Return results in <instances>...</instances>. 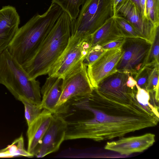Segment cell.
<instances>
[{"label":"cell","instance_id":"2e32d148","mask_svg":"<svg viewBox=\"0 0 159 159\" xmlns=\"http://www.w3.org/2000/svg\"><path fill=\"white\" fill-rule=\"evenodd\" d=\"M125 37L113 16L91 35L90 49L95 45L102 46Z\"/></svg>","mask_w":159,"mask_h":159},{"label":"cell","instance_id":"9a60e30c","mask_svg":"<svg viewBox=\"0 0 159 159\" xmlns=\"http://www.w3.org/2000/svg\"><path fill=\"white\" fill-rule=\"evenodd\" d=\"M62 79L48 76L40 90L41 106L52 114H57L56 106L61 93Z\"/></svg>","mask_w":159,"mask_h":159},{"label":"cell","instance_id":"4316f807","mask_svg":"<svg viewBox=\"0 0 159 159\" xmlns=\"http://www.w3.org/2000/svg\"><path fill=\"white\" fill-rule=\"evenodd\" d=\"M17 147L15 142L5 148L0 150V158H8L18 157L16 153Z\"/></svg>","mask_w":159,"mask_h":159},{"label":"cell","instance_id":"4fadbf2b","mask_svg":"<svg viewBox=\"0 0 159 159\" xmlns=\"http://www.w3.org/2000/svg\"><path fill=\"white\" fill-rule=\"evenodd\" d=\"M20 23V16L15 7L7 6L0 9V53L7 48Z\"/></svg>","mask_w":159,"mask_h":159},{"label":"cell","instance_id":"484cf974","mask_svg":"<svg viewBox=\"0 0 159 159\" xmlns=\"http://www.w3.org/2000/svg\"><path fill=\"white\" fill-rule=\"evenodd\" d=\"M17 144L16 152L19 156L33 157L34 155L25 150L24 147V140L22 134L15 140Z\"/></svg>","mask_w":159,"mask_h":159},{"label":"cell","instance_id":"7402d4cb","mask_svg":"<svg viewBox=\"0 0 159 159\" xmlns=\"http://www.w3.org/2000/svg\"><path fill=\"white\" fill-rule=\"evenodd\" d=\"M116 22L125 38L139 37L131 24L126 20L119 16H114Z\"/></svg>","mask_w":159,"mask_h":159},{"label":"cell","instance_id":"f1b7e54d","mask_svg":"<svg viewBox=\"0 0 159 159\" xmlns=\"http://www.w3.org/2000/svg\"><path fill=\"white\" fill-rule=\"evenodd\" d=\"M126 84L128 87L133 89L136 87L137 83L133 76L129 74Z\"/></svg>","mask_w":159,"mask_h":159},{"label":"cell","instance_id":"83f0119b","mask_svg":"<svg viewBox=\"0 0 159 159\" xmlns=\"http://www.w3.org/2000/svg\"><path fill=\"white\" fill-rule=\"evenodd\" d=\"M125 37L119 39L103 45L102 48L106 50L112 49L121 48L125 40Z\"/></svg>","mask_w":159,"mask_h":159},{"label":"cell","instance_id":"7c38bea8","mask_svg":"<svg viewBox=\"0 0 159 159\" xmlns=\"http://www.w3.org/2000/svg\"><path fill=\"white\" fill-rule=\"evenodd\" d=\"M155 135L150 133L136 136L123 137L119 140L107 142L106 150L128 156L143 152L152 146L155 141Z\"/></svg>","mask_w":159,"mask_h":159},{"label":"cell","instance_id":"5bb4252c","mask_svg":"<svg viewBox=\"0 0 159 159\" xmlns=\"http://www.w3.org/2000/svg\"><path fill=\"white\" fill-rule=\"evenodd\" d=\"M53 117V114L43 109L39 116L28 126L27 134L28 152L34 155L35 150L48 128Z\"/></svg>","mask_w":159,"mask_h":159},{"label":"cell","instance_id":"f546056e","mask_svg":"<svg viewBox=\"0 0 159 159\" xmlns=\"http://www.w3.org/2000/svg\"><path fill=\"white\" fill-rule=\"evenodd\" d=\"M140 6L141 13L143 16L147 18L146 13V0H140Z\"/></svg>","mask_w":159,"mask_h":159},{"label":"cell","instance_id":"4dcf8cb0","mask_svg":"<svg viewBox=\"0 0 159 159\" xmlns=\"http://www.w3.org/2000/svg\"><path fill=\"white\" fill-rule=\"evenodd\" d=\"M136 6L139 11L141 13L140 0H130Z\"/></svg>","mask_w":159,"mask_h":159},{"label":"cell","instance_id":"277c9868","mask_svg":"<svg viewBox=\"0 0 159 159\" xmlns=\"http://www.w3.org/2000/svg\"><path fill=\"white\" fill-rule=\"evenodd\" d=\"M0 84L19 101L23 98L41 104L39 82L30 77L7 48L0 53Z\"/></svg>","mask_w":159,"mask_h":159},{"label":"cell","instance_id":"6da1fadb","mask_svg":"<svg viewBox=\"0 0 159 159\" xmlns=\"http://www.w3.org/2000/svg\"><path fill=\"white\" fill-rule=\"evenodd\" d=\"M136 87L121 93L93 89L89 97L72 104L89 111L92 117L67 121L65 140L83 138L100 141L156 126L159 118L141 106L136 99Z\"/></svg>","mask_w":159,"mask_h":159},{"label":"cell","instance_id":"d6986e66","mask_svg":"<svg viewBox=\"0 0 159 159\" xmlns=\"http://www.w3.org/2000/svg\"><path fill=\"white\" fill-rule=\"evenodd\" d=\"M86 0H52L59 6L62 9L67 12L73 19L77 17L80 11V7Z\"/></svg>","mask_w":159,"mask_h":159},{"label":"cell","instance_id":"ffe728a7","mask_svg":"<svg viewBox=\"0 0 159 159\" xmlns=\"http://www.w3.org/2000/svg\"><path fill=\"white\" fill-rule=\"evenodd\" d=\"M147 18L157 26L159 25V0H146Z\"/></svg>","mask_w":159,"mask_h":159},{"label":"cell","instance_id":"3957f363","mask_svg":"<svg viewBox=\"0 0 159 159\" xmlns=\"http://www.w3.org/2000/svg\"><path fill=\"white\" fill-rule=\"evenodd\" d=\"M74 20L63 10L33 56L21 65L31 79L48 74L67 45Z\"/></svg>","mask_w":159,"mask_h":159},{"label":"cell","instance_id":"e0dca14e","mask_svg":"<svg viewBox=\"0 0 159 159\" xmlns=\"http://www.w3.org/2000/svg\"><path fill=\"white\" fill-rule=\"evenodd\" d=\"M136 87V98L138 102L150 114L159 118V107L152 103L149 92L145 89L140 87L137 84Z\"/></svg>","mask_w":159,"mask_h":159},{"label":"cell","instance_id":"ac0fdd59","mask_svg":"<svg viewBox=\"0 0 159 159\" xmlns=\"http://www.w3.org/2000/svg\"><path fill=\"white\" fill-rule=\"evenodd\" d=\"M19 101L24 105L25 116L28 126L39 116L43 109L41 104L27 99L21 98Z\"/></svg>","mask_w":159,"mask_h":159},{"label":"cell","instance_id":"1f68e13d","mask_svg":"<svg viewBox=\"0 0 159 159\" xmlns=\"http://www.w3.org/2000/svg\"><path fill=\"white\" fill-rule=\"evenodd\" d=\"M123 0H112L113 12L117 6Z\"/></svg>","mask_w":159,"mask_h":159},{"label":"cell","instance_id":"d4e9b609","mask_svg":"<svg viewBox=\"0 0 159 159\" xmlns=\"http://www.w3.org/2000/svg\"><path fill=\"white\" fill-rule=\"evenodd\" d=\"M105 51L100 45L95 46L89 50L83 61V63L87 66L91 65Z\"/></svg>","mask_w":159,"mask_h":159},{"label":"cell","instance_id":"52a82bcc","mask_svg":"<svg viewBox=\"0 0 159 159\" xmlns=\"http://www.w3.org/2000/svg\"><path fill=\"white\" fill-rule=\"evenodd\" d=\"M61 93L56 106L57 113L67 104L88 97L93 88L89 79L87 66L82 62L70 72L61 84Z\"/></svg>","mask_w":159,"mask_h":159},{"label":"cell","instance_id":"9c48e42d","mask_svg":"<svg viewBox=\"0 0 159 159\" xmlns=\"http://www.w3.org/2000/svg\"><path fill=\"white\" fill-rule=\"evenodd\" d=\"M119 16L125 19L133 26L138 36L152 43L159 26L154 25L144 17L130 0H123L116 7L113 16Z\"/></svg>","mask_w":159,"mask_h":159},{"label":"cell","instance_id":"30bf717a","mask_svg":"<svg viewBox=\"0 0 159 159\" xmlns=\"http://www.w3.org/2000/svg\"><path fill=\"white\" fill-rule=\"evenodd\" d=\"M67 127V121L62 116L53 114L52 121L36 148L34 156L42 158L58 151L65 140Z\"/></svg>","mask_w":159,"mask_h":159},{"label":"cell","instance_id":"7a4b0ae2","mask_svg":"<svg viewBox=\"0 0 159 159\" xmlns=\"http://www.w3.org/2000/svg\"><path fill=\"white\" fill-rule=\"evenodd\" d=\"M63 11L52 2L45 13L34 15L19 28L7 48L19 64H23L33 56Z\"/></svg>","mask_w":159,"mask_h":159},{"label":"cell","instance_id":"cb8c5ba5","mask_svg":"<svg viewBox=\"0 0 159 159\" xmlns=\"http://www.w3.org/2000/svg\"><path fill=\"white\" fill-rule=\"evenodd\" d=\"M159 89V66L154 67L150 73L146 90L148 92Z\"/></svg>","mask_w":159,"mask_h":159},{"label":"cell","instance_id":"ba28073f","mask_svg":"<svg viewBox=\"0 0 159 159\" xmlns=\"http://www.w3.org/2000/svg\"><path fill=\"white\" fill-rule=\"evenodd\" d=\"M152 43L139 37L125 38L121 47L122 55L117 71L135 75L144 66Z\"/></svg>","mask_w":159,"mask_h":159},{"label":"cell","instance_id":"5b68a950","mask_svg":"<svg viewBox=\"0 0 159 159\" xmlns=\"http://www.w3.org/2000/svg\"><path fill=\"white\" fill-rule=\"evenodd\" d=\"M82 6L71 34L90 36L113 16L112 0H86Z\"/></svg>","mask_w":159,"mask_h":159},{"label":"cell","instance_id":"8992f818","mask_svg":"<svg viewBox=\"0 0 159 159\" xmlns=\"http://www.w3.org/2000/svg\"><path fill=\"white\" fill-rule=\"evenodd\" d=\"M90 36L72 34L65 50L49 70L48 76L62 79L83 62L90 49Z\"/></svg>","mask_w":159,"mask_h":159},{"label":"cell","instance_id":"8fae6325","mask_svg":"<svg viewBox=\"0 0 159 159\" xmlns=\"http://www.w3.org/2000/svg\"><path fill=\"white\" fill-rule=\"evenodd\" d=\"M121 48L106 50L94 62L87 66V72L93 89L103 80L116 72L122 55Z\"/></svg>","mask_w":159,"mask_h":159},{"label":"cell","instance_id":"44dd1931","mask_svg":"<svg viewBox=\"0 0 159 159\" xmlns=\"http://www.w3.org/2000/svg\"><path fill=\"white\" fill-rule=\"evenodd\" d=\"M159 33L158 30L152 43L151 48L144 66H159Z\"/></svg>","mask_w":159,"mask_h":159},{"label":"cell","instance_id":"603a6c76","mask_svg":"<svg viewBox=\"0 0 159 159\" xmlns=\"http://www.w3.org/2000/svg\"><path fill=\"white\" fill-rule=\"evenodd\" d=\"M154 66H144L134 75V78L136 81L137 84L141 88L146 89L150 73Z\"/></svg>","mask_w":159,"mask_h":159}]
</instances>
